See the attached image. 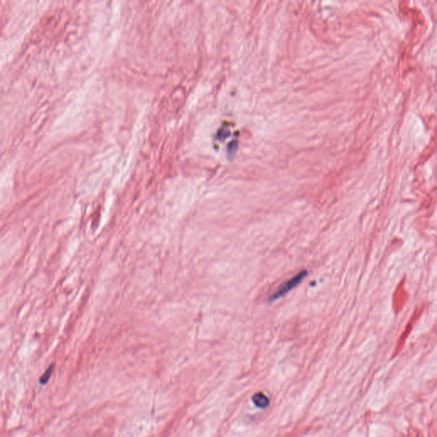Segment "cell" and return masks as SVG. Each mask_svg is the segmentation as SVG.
<instances>
[{
  "label": "cell",
  "instance_id": "1",
  "mask_svg": "<svg viewBox=\"0 0 437 437\" xmlns=\"http://www.w3.org/2000/svg\"><path fill=\"white\" fill-rule=\"evenodd\" d=\"M307 274V271H305V270L300 272L299 274H297L292 279L284 282V284H282L281 286L279 287V289H277L276 292H274V294L269 297V301L274 302V301H276V300L279 299V298H281L285 295L288 294L297 285H299L300 283L306 278Z\"/></svg>",
  "mask_w": 437,
  "mask_h": 437
},
{
  "label": "cell",
  "instance_id": "2",
  "mask_svg": "<svg viewBox=\"0 0 437 437\" xmlns=\"http://www.w3.org/2000/svg\"><path fill=\"white\" fill-rule=\"evenodd\" d=\"M252 402L256 407L261 408V409H265L268 407L270 399L263 392H257L252 397Z\"/></svg>",
  "mask_w": 437,
  "mask_h": 437
},
{
  "label": "cell",
  "instance_id": "3",
  "mask_svg": "<svg viewBox=\"0 0 437 437\" xmlns=\"http://www.w3.org/2000/svg\"><path fill=\"white\" fill-rule=\"evenodd\" d=\"M53 368L54 365H51L50 367H48V368H47V370L45 371V373L42 375V377H41L40 379H39V384H43V385H45V384H47V383H48L49 380H50V379H51V374H52V372H53Z\"/></svg>",
  "mask_w": 437,
  "mask_h": 437
}]
</instances>
